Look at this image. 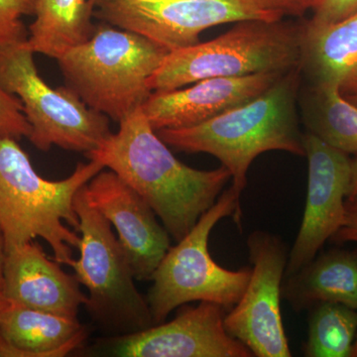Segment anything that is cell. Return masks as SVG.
<instances>
[{
    "label": "cell",
    "instance_id": "6da1fadb",
    "mask_svg": "<svg viewBox=\"0 0 357 357\" xmlns=\"http://www.w3.org/2000/svg\"><path fill=\"white\" fill-rule=\"evenodd\" d=\"M119 124V131L86 158L100 162L135 190L178 243L215 204L231 175L222 165L197 170L178 161L141 107Z\"/></svg>",
    "mask_w": 357,
    "mask_h": 357
},
{
    "label": "cell",
    "instance_id": "7a4b0ae2",
    "mask_svg": "<svg viewBox=\"0 0 357 357\" xmlns=\"http://www.w3.org/2000/svg\"><path fill=\"white\" fill-rule=\"evenodd\" d=\"M302 79L300 66L289 70L255 100L211 121L157 134L168 146L185 153H206L229 171L232 187L243 192L249 167L268 151L305 156L297 103Z\"/></svg>",
    "mask_w": 357,
    "mask_h": 357
},
{
    "label": "cell",
    "instance_id": "3957f363",
    "mask_svg": "<svg viewBox=\"0 0 357 357\" xmlns=\"http://www.w3.org/2000/svg\"><path fill=\"white\" fill-rule=\"evenodd\" d=\"M103 169L100 162L89 160L77 164L64 180H46L35 171L18 140L0 137V230L6 251L41 237L51 246L54 259L68 266L81 236L63 220L77 229L75 196Z\"/></svg>",
    "mask_w": 357,
    "mask_h": 357
},
{
    "label": "cell",
    "instance_id": "277c9868",
    "mask_svg": "<svg viewBox=\"0 0 357 357\" xmlns=\"http://www.w3.org/2000/svg\"><path fill=\"white\" fill-rule=\"evenodd\" d=\"M167 55L146 37L102 22L91 38L57 61L66 86L91 109L119 123L151 95L148 79Z\"/></svg>",
    "mask_w": 357,
    "mask_h": 357
},
{
    "label": "cell",
    "instance_id": "5b68a950",
    "mask_svg": "<svg viewBox=\"0 0 357 357\" xmlns=\"http://www.w3.org/2000/svg\"><path fill=\"white\" fill-rule=\"evenodd\" d=\"M303 23L245 20L208 42L170 52L148 79L151 91H172L210 77L285 73L300 66Z\"/></svg>",
    "mask_w": 357,
    "mask_h": 357
},
{
    "label": "cell",
    "instance_id": "8992f818",
    "mask_svg": "<svg viewBox=\"0 0 357 357\" xmlns=\"http://www.w3.org/2000/svg\"><path fill=\"white\" fill-rule=\"evenodd\" d=\"M241 196L232 185L223 191L191 231L167 251L146 297L155 325L164 323L171 312L188 303H215L227 312L243 297L251 267L225 269L208 251L211 230L220 220L232 217L241 227Z\"/></svg>",
    "mask_w": 357,
    "mask_h": 357
},
{
    "label": "cell",
    "instance_id": "52a82bcc",
    "mask_svg": "<svg viewBox=\"0 0 357 357\" xmlns=\"http://www.w3.org/2000/svg\"><path fill=\"white\" fill-rule=\"evenodd\" d=\"M86 185L74 199L81 234L79 257L68 265L89 291L84 307L96 325L110 335L146 330L155 326L146 298L136 288L128 255L109 220L89 201Z\"/></svg>",
    "mask_w": 357,
    "mask_h": 357
},
{
    "label": "cell",
    "instance_id": "ba28073f",
    "mask_svg": "<svg viewBox=\"0 0 357 357\" xmlns=\"http://www.w3.org/2000/svg\"><path fill=\"white\" fill-rule=\"evenodd\" d=\"M25 42L0 47V86L17 96L31 126L30 142L41 151L57 146L91 153L109 137V119L91 109L70 88L53 89L40 76Z\"/></svg>",
    "mask_w": 357,
    "mask_h": 357
},
{
    "label": "cell",
    "instance_id": "9c48e42d",
    "mask_svg": "<svg viewBox=\"0 0 357 357\" xmlns=\"http://www.w3.org/2000/svg\"><path fill=\"white\" fill-rule=\"evenodd\" d=\"M93 17L137 33L168 53L198 44L208 28L245 20L278 21L258 0H91Z\"/></svg>",
    "mask_w": 357,
    "mask_h": 357
},
{
    "label": "cell",
    "instance_id": "30bf717a",
    "mask_svg": "<svg viewBox=\"0 0 357 357\" xmlns=\"http://www.w3.org/2000/svg\"><path fill=\"white\" fill-rule=\"evenodd\" d=\"M251 276L243 297L225 314V331L256 357L292 356L281 314V289L289 252L283 239L266 230L246 241Z\"/></svg>",
    "mask_w": 357,
    "mask_h": 357
},
{
    "label": "cell",
    "instance_id": "8fae6325",
    "mask_svg": "<svg viewBox=\"0 0 357 357\" xmlns=\"http://www.w3.org/2000/svg\"><path fill=\"white\" fill-rule=\"evenodd\" d=\"M225 309L211 302L183 305L168 323L96 340L93 354L119 357H253L225 331Z\"/></svg>",
    "mask_w": 357,
    "mask_h": 357
},
{
    "label": "cell",
    "instance_id": "7c38bea8",
    "mask_svg": "<svg viewBox=\"0 0 357 357\" xmlns=\"http://www.w3.org/2000/svg\"><path fill=\"white\" fill-rule=\"evenodd\" d=\"M307 159L306 206L298 236L289 252L285 276L293 274L344 225L345 199L351 178V159L314 134L304 133Z\"/></svg>",
    "mask_w": 357,
    "mask_h": 357
},
{
    "label": "cell",
    "instance_id": "4fadbf2b",
    "mask_svg": "<svg viewBox=\"0 0 357 357\" xmlns=\"http://www.w3.org/2000/svg\"><path fill=\"white\" fill-rule=\"evenodd\" d=\"M91 203L116 230L134 278L151 281L171 248L170 234L153 208L114 171L103 170L86 183Z\"/></svg>",
    "mask_w": 357,
    "mask_h": 357
},
{
    "label": "cell",
    "instance_id": "5bb4252c",
    "mask_svg": "<svg viewBox=\"0 0 357 357\" xmlns=\"http://www.w3.org/2000/svg\"><path fill=\"white\" fill-rule=\"evenodd\" d=\"M283 74L210 77L187 89L152 91L141 109L155 131L194 128L255 100Z\"/></svg>",
    "mask_w": 357,
    "mask_h": 357
},
{
    "label": "cell",
    "instance_id": "9a60e30c",
    "mask_svg": "<svg viewBox=\"0 0 357 357\" xmlns=\"http://www.w3.org/2000/svg\"><path fill=\"white\" fill-rule=\"evenodd\" d=\"M61 265L34 241L9 249L1 293L15 304L77 318L88 296L82 292L75 274L67 273Z\"/></svg>",
    "mask_w": 357,
    "mask_h": 357
},
{
    "label": "cell",
    "instance_id": "2e32d148",
    "mask_svg": "<svg viewBox=\"0 0 357 357\" xmlns=\"http://www.w3.org/2000/svg\"><path fill=\"white\" fill-rule=\"evenodd\" d=\"M89 330L79 319L9 302L0 316V356L63 357L83 347Z\"/></svg>",
    "mask_w": 357,
    "mask_h": 357
},
{
    "label": "cell",
    "instance_id": "e0dca14e",
    "mask_svg": "<svg viewBox=\"0 0 357 357\" xmlns=\"http://www.w3.org/2000/svg\"><path fill=\"white\" fill-rule=\"evenodd\" d=\"M281 296L296 312L307 311L321 302L357 310V249L333 248L318 253L284 277Z\"/></svg>",
    "mask_w": 357,
    "mask_h": 357
},
{
    "label": "cell",
    "instance_id": "ac0fdd59",
    "mask_svg": "<svg viewBox=\"0 0 357 357\" xmlns=\"http://www.w3.org/2000/svg\"><path fill=\"white\" fill-rule=\"evenodd\" d=\"M300 67L310 86L340 88L357 72V13L331 24L303 23Z\"/></svg>",
    "mask_w": 357,
    "mask_h": 357
},
{
    "label": "cell",
    "instance_id": "d6986e66",
    "mask_svg": "<svg viewBox=\"0 0 357 357\" xmlns=\"http://www.w3.org/2000/svg\"><path fill=\"white\" fill-rule=\"evenodd\" d=\"M91 0H37L26 47L57 59L91 38L96 29Z\"/></svg>",
    "mask_w": 357,
    "mask_h": 357
},
{
    "label": "cell",
    "instance_id": "ffe728a7",
    "mask_svg": "<svg viewBox=\"0 0 357 357\" xmlns=\"http://www.w3.org/2000/svg\"><path fill=\"white\" fill-rule=\"evenodd\" d=\"M307 132L347 154H357V107L337 86H310L301 100Z\"/></svg>",
    "mask_w": 357,
    "mask_h": 357
},
{
    "label": "cell",
    "instance_id": "44dd1931",
    "mask_svg": "<svg viewBox=\"0 0 357 357\" xmlns=\"http://www.w3.org/2000/svg\"><path fill=\"white\" fill-rule=\"evenodd\" d=\"M307 357H351L357 335V310L337 303H317L310 307Z\"/></svg>",
    "mask_w": 357,
    "mask_h": 357
},
{
    "label": "cell",
    "instance_id": "7402d4cb",
    "mask_svg": "<svg viewBox=\"0 0 357 357\" xmlns=\"http://www.w3.org/2000/svg\"><path fill=\"white\" fill-rule=\"evenodd\" d=\"M37 0H0V47L27 41L22 18L34 15Z\"/></svg>",
    "mask_w": 357,
    "mask_h": 357
},
{
    "label": "cell",
    "instance_id": "603a6c76",
    "mask_svg": "<svg viewBox=\"0 0 357 357\" xmlns=\"http://www.w3.org/2000/svg\"><path fill=\"white\" fill-rule=\"evenodd\" d=\"M31 126L23 112L17 96L10 95L0 86V137L16 140L29 137Z\"/></svg>",
    "mask_w": 357,
    "mask_h": 357
},
{
    "label": "cell",
    "instance_id": "cb8c5ba5",
    "mask_svg": "<svg viewBox=\"0 0 357 357\" xmlns=\"http://www.w3.org/2000/svg\"><path fill=\"white\" fill-rule=\"evenodd\" d=\"M312 17L314 24H331L357 13V0H314Z\"/></svg>",
    "mask_w": 357,
    "mask_h": 357
},
{
    "label": "cell",
    "instance_id": "d4e9b609",
    "mask_svg": "<svg viewBox=\"0 0 357 357\" xmlns=\"http://www.w3.org/2000/svg\"><path fill=\"white\" fill-rule=\"evenodd\" d=\"M332 243H357V198L345 199L344 225L330 239Z\"/></svg>",
    "mask_w": 357,
    "mask_h": 357
},
{
    "label": "cell",
    "instance_id": "484cf974",
    "mask_svg": "<svg viewBox=\"0 0 357 357\" xmlns=\"http://www.w3.org/2000/svg\"><path fill=\"white\" fill-rule=\"evenodd\" d=\"M265 8L275 13H280L282 16L304 15L307 10H312L314 0H258Z\"/></svg>",
    "mask_w": 357,
    "mask_h": 357
},
{
    "label": "cell",
    "instance_id": "4316f807",
    "mask_svg": "<svg viewBox=\"0 0 357 357\" xmlns=\"http://www.w3.org/2000/svg\"><path fill=\"white\" fill-rule=\"evenodd\" d=\"M340 93L345 100L357 107V72L342 84Z\"/></svg>",
    "mask_w": 357,
    "mask_h": 357
},
{
    "label": "cell",
    "instance_id": "83f0119b",
    "mask_svg": "<svg viewBox=\"0 0 357 357\" xmlns=\"http://www.w3.org/2000/svg\"><path fill=\"white\" fill-rule=\"evenodd\" d=\"M357 198V154L356 158L351 160V178L349 184V194L347 199Z\"/></svg>",
    "mask_w": 357,
    "mask_h": 357
},
{
    "label": "cell",
    "instance_id": "f1b7e54d",
    "mask_svg": "<svg viewBox=\"0 0 357 357\" xmlns=\"http://www.w3.org/2000/svg\"><path fill=\"white\" fill-rule=\"evenodd\" d=\"M6 255V241H4L3 234L0 230V292H1L2 287H3V266Z\"/></svg>",
    "mask_w": 357,
    "mask_h": 357
},
{
    "label": "cell",
    "instance_id": "f546056e",
    "mask_svg": "<svg viewBox=\"0 0 357 357\" xmlns=\"http://www.w3.org/2000/svg\"><path fill=\"white\" fill-rule=\"evenodd\" d=\"M9 301L4 297L3 294L0 292V316H1L2 312L6 310L7 305H8Z\"/></svg>",
    "mask_w": 357,
    "mask_h": 357
},
{
    "label": "cell",
    "instance_id": "4dcf8cb0",
    "mask_svg": "<svg viewBox=\"0 0 357 357\" xmlns=\"http://www.w3.org/2000/svg\"><path fill=\"white\" fill-rule=\"evenodd\" d=\"M351 357H357V335L356 342H354V347H352Z\"/></svg>",
    "mask_w": 357,
    "mask_h": 357
}]
</instances>
